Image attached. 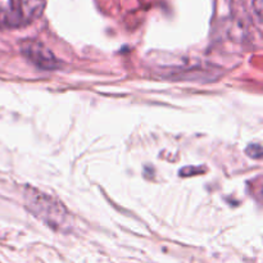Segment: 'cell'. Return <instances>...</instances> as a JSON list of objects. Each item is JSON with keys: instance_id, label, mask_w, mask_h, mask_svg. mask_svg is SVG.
<instances>
[{"instance_id": "obj_1", "label": "cell", "mask_w": 263, "mask_h": 263, "mask_svg": "<svg viewBox=\"0 0 263 263\" xmlns=\"http://www.w3.org/2000/svg\"><path fill=\"white\" fill-rule=\"evenodd\" d=\"M25 199L28 210L54 230H63L69 225L66 208L50 195L27 187Z\"/></svg>"}, {"instance_id": "obj_2", "label": "cell", "mask_w": 263, "mask_h": 263, "mask_svg": "<svg viewBox=\"0 0 263 263\" xmlns=\"http://www.w3.org/2000/svg\"><path fill=\"white\" fill-rule=\"evenodd\" d=\"M45 0H0V28L26 26L41 14Z\"/></svg>"}, {"instance_id": "obj_3", "label": "cell", "mask_w": 263, "mask_h": 263, "mask_svg": "<svg viewBox=\"0 0 263 263\" xmlns=\"http://www.w3.org/2000/svg\"><path fill=\"white\" fill-rule=\"evenodd\" d=\"M23 53L40 68L53 69L59 66L58 59L49 51V49L39 43H26L23 46Z\"/></svg>"}]
</instances>
